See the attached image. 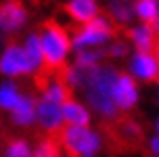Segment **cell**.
Wrapping results in <instances>:
<instances>
[{
  "mask_svg": "<svg viewBox=\"0 0 159 157\" xmlns=\"http://www.w3.org/2000/svg\"><path fill=\"white\" fill-rule=\"evenodd\" d=\"M42 57H44V67L50 71H59L63 69L65 57L69 53V38H67V31L57 25L55 21H48L42 27Z\"/></svg>",
  "mask_w": 159,
  "mask_h": 157,
  "instance_id": "7a4b0ae2",
  "label": "cell"
},
{
  "mask_svg": "<svg viewBox=\"0 0 159 157\" xmlns=\"http://www.w3.org/2000/svg\"><path fill=\"white\" fill-rule=\"evenodd\" d=\"M84 157H94V155H84Z\"/></svg>",
  "mask_w": 159,
  "mask_h": 157,
  "instance_id": "83f0119b",
  "label": "cell"
},
{
  "mask_svg": "<svg viewBox=\"0 0 159 157\" xmlns=\"http://www.w3.org/2000/svg\"><path fill=\"white\" fill-rule=\"evenodd\" d=\"M11 113H13V122L17 126H30L36 118V101L32 96H21Z\"/></svg>",
  "mask_w": 159,
  "mask_h": 157,
  "instance_id": "4fadbf2b",
  "label": "cell"
},
{
  "mask_svg": "<svg viewBox=\"0 0 159 157\" xmlns=\"http://www.w3.org/2000/svg\"><path fill=\"white\" fill-rule=\"evenodd\" d=\"M36 115H38L40 124L44 130H50V132H57L61 124H63V107L61 105H55V103H48L42 99L38 107H36Z\"/></svg>",
  "mask_w": 159,
  "mask_h": 157,
  "instance_id": "9c48e42d",
  "label": "cell"
},
{
  "mask_svg": "<svg viewBox=\"0 0 159 157\" xmlns=\"http://www.w3.org/2000/svg\"><path fill=\"white\" fill-rule=\"evenodd\" d=\"M19 99H21V94L17 92V88L13 84H2L0 86V107L2 109L13 111V107L19 103Z\"/></svg>",
  "mask_w": 159,
  "mask_h": 157,
  "instance_id": "d6986e66",
  "label": "cell"
},
{
  "mask_svg": "<svg viewBox=\"0 0 159 157\" xmlns=\"http://www.w3.org/2000/svg\"><path fill=\"white\" fill-rule=\"evenodd\" d=\"M115 136V141H121L124 145H134V142L140 141V128L132 122V119H121L117 124V128L115 130H111V138Z\"/></svg>",
  "mask_w": 159,
  "mask_h": 157,
  "instance_id": "5bb4252c",
  "label": "cell"
},
{
  "mask_svg": "<svg viewBox=\"0 0 159 157\" xmlns=\"http://www.w3.org/2000/svg\"><path fill=\"white\" fill-rule=\"evenodd\" d=\"M113 67H92L86 76V96L105 119H117V105L113 101V86L117 80Z\"/></svg>",
  "mask_w": 159,
  "mask_h": 157,
  "instance_id": "6da1fadb",
  "label": "cell"
},
{
  "mask_svg": "<svg viewBox=\"0 0 159 157\" xmlns=\"http://www.w3.org/2000/svg\"><path fill=\"white\" fill-rule=\"evenodd\" d=\"M130 69L136 78L144 80V82H151V80L159 78V61L151 53H136L130 61Z\"/></svg>",
  "mask_w": 159,
  "mask_h": 157,
  "instance_id": "ba28073f",
  "label": "cell"
},
{
  "mask_svg": "<svg viewBox=\"0 0 159 157\" xmlns=\"http://www.w3.org/2000/svg\"><path fill=\"white\" fill-rule=\"evenodd\" d=\"M111 34L113 27L109 25V21L103 17H94L92 21L84 23L82 30L73 34V46L80 48V50H84L88 46H98V44H103L111 38Z\"/></svg>",
  "mask_w": 159,
  "mask_h": 157,
  "instance_id": "277c9868",
  "label": "cell"
},
{
  "mask_svg": "<svg viewBox=\"0 0 159 157\" xmlns=\"http://www.w3.org/2000/svg\"><path fill=\"white\" fill-rule=\"evenodd\" d=\"M134 13L143 21H155L159 15V2L157 0H138L134 4Z\"/></svg>",
  "mask_w": 159,
  "mask_h": 157,
  "instance_id": "ac0fdd59",
  "label": "cell"
},
{
  "mask_svg": "<svg viewBox=\"0 0 159 157\" xmlns=\"http://www.w3.org/2000/svg\"><path fill=\"white\" fill-rule=\"evenodd\" d=\"M153 23H155V30L159 31V15H157V19H155V21H153Z\"/></svg>",
  "mask_w": 159,
  "mask_h": 157,
  "instance_id": "d4e9b609",
  "label": "cell"
},
{
  "mask_svg": "<svg viewBox=\"0 0 159 157\" xmlns=\"http://www.w3.org/2000/svg\"><path fill=\"white\" fill-rule=\"evenodd\" d=\"M7 157H32V151L25 141H13L7 147Z\"/></svg>",
  "mask_w": 159,
  "mask_h": 157,
  "instance_id": "7402d4cb",
  "label": "cell"
},
{
  "mask_svg": "<svg viewBox=\"0 0 159 157\" xmlns=\"http://www.w3.org/2000/svg\"><path fill=\"white\" fill-rule=\"evenodd\" d=\"M44 101L61 105V107H63V103L69 101V86L63 82L61 76H59V78H55V76L50 78V82H48L46 88H44Z\"/></svg>",
  "mask_w": 159,
  "mask_h": 157,
  "instance_id": "7c38bea8",
  "label": "cell"
},
{
  "mask_svg": "<svg viewBox=\"0 0 159 157\" xmlns=\"http://www.w3.org/2000/svg\"><path fill=\"white\" fill-rule=\"evenodd\" d=\"M113 101L117 105V109H132L138 101V88H136L134 80L126 76V73H119L115 80V86H113Z\"/></svg>",
  "mask_w": 159,
  "mask_h": 157,
  "instance_id": "52a82bcc",
  "label": "cell"
},
{
  "mask_svg": "<svg viewBox=\"0 0 159 157\" xmlns=\"http://www.w3.org/2000/svg\"><path fill=\"white\" fill-rule=\"evenodd\" d=\"M27 19V11L21 0H4L0 4V30L2 31H17Z\"/></svg>",
  "mask_w": 159,
  "mask_h": 157,
  "instance_id": "8992f818",
  "label": "cell"
},
{
  "mask_svg": "<svg viewBox=\"0 0 159 157\" xmlns=\"http://www.w3.org/2000/svg\"><path fill=\"white\" fill-rule=\"evenodd\" d=\"M59 141L69 157L94 155L101 149V136L82 126H67L63 130H59Z\"/></svg>",
  "mask_w": 159,
  "mask_h": 157,
  "instance_id": "3957f363",
  "label": "cell"
},
{
  "mask_svg": "<svg viewBox=\"0 0 159 157\" xmlns=\"http://www.w3.org/2000/svg\"><path fill=\"white\" fill-rule=\"evenodd\" d=\"M157 134H159V122H157Z\"/></svg>",
  "mask_w": 159,
  "mask_h": 157,
  "instance_id": "4316f807",
  "label": "cell"
},
{
  "mask_svg": "<svg viewBox=\"0 0 159 157\" xmlns=\"http://www.w3.org/2000/svg\"><path fill=\"white\" fill-rule=\"evenodd\" d=\"M130 38L134 42L138 53H151L153 44H155V36L149 25H138L134 30H130Z\"/></svg>",
  "mask_w": 159,
  "mask_h": 157,
  "instance_id": "9a60e30c",
  "label": "cell"
},
{
  "mask_svg": "<svg viewBox=\"0 0 159 157\" xmlns=\"http://www.w3.org/2000/svg\"><path fill=\"white\" fill-rule=\"evenodd\" d=\"M23 48H25V53H27V57H30V63H32L34 71H40L42 67H44V57H42V44H40V38L36 36V34L27 36Z\"/></svg>",
  "mask_w": 159,
  "mask_h": 157,
  "instance_id": "2e32d148",
  "label": "cell"
},
{
  "mask_svg": "<svg viewBox=\"0 0 159 157\" xmlns=\"http://www.w3.org/2000/svg\"><path fill=\"white\" fill-rule=\"evenodd\" d=\"M157 61H159V42H157Z\"/></svg>",
  "mask_w": 159,
  "mask_h": 157,
  "instance_id": "484cf974",
  "label": "cell"
},
{
  "mask_svg": "<svg viewBox=\"0 0 159 157\" xmlns=\"http://www.w3.org/2000/svg\"><path fill=\"white\" fill-rule=\"evenodd\" d=\"M32 157H61V149L59 142L55 138H46L36 147V151L32 153Z\"/></svg>",
  "mask_w": 159,
  "mask_h": 157,
  "instance_id": "ffe728a7",
  "label": "cell"
},
{
  "mask_svg": "<svg viewBox=\"0 0 159 157\" xmlns=\"http://www.w3.org/2000/svg\"><path fill=\"white\" fill-rule=\"evenodd\" d=\"M107 8L115 21L119 23H126L132 19L134 15V8H132V2L130 0H107Z\"/></svg>",
  "mask_w": 159,
  "mask_h": 157,
  "instance_id": "e0dca14e",
  "label": "cell"
},
{
  "mask_svg": "<svg viewBox=\"0 0 159 157\" xmlns=\"http://www.w3.org/2000/svg\"><path fill=\"white\" fill-rule=\"evenodd\" d=\"M0 71H2L4 76H11V78L34 71L32 63H30V57H27V53H25V48L17 46V44L7 46V50L2 53V57H0Z\"/></svg>",
  "mask_w": 159,
  "mask_h": 157,
  "instance_id": "5b68a950",
  "label": "cell"
},
{
  "mask_svg": "<svg viewBox=\"0 0 159 157\" xmlns=\"http://www.w3.org/2000/svg\"><path fill=\"white\" fill-rule=\"evenodd\" d=\"M151 149L155 151V155L159 157V136H155V138L151 141Z\"/></svg>",
  "mask_w": 159,
  "mask_h": 157,
  "instance_id": "cb8c5ba5",
  "label": "cell"
},
{
  "mask_svg": "<svg viewBox=\"0 0 159 157\" xmlns=\"http://www.w3.org/2000/svg\"><path fill=\"white\" fill-rule=\"evenodd\" d=\"M124 53H126V46H124V44H113L111 46V50H109V55H115V57H121L124 55Z\"/></svg>",
  "mask_w": 159,
  "mask_h": 157,
  "instance_id": "603a6c76",
  "label": "cell"
},
{
  "mask_svg": "<svg viewBox=\"0 0 159 157\" xmlns=\"http://www.w3.org/2000/svg\"><path fill=\"white\" fill-rule=\"evenodd\" d=\"M101 57H103L101 50H80L78 59H75V65L82 67V69H92V67H96V63H98Z\"/></svg>",
  "mask_w": 159,
  "mask_h": 157,
  "instance_id": "44dd1931",
  "label": "cell"
},
{
  "mask_svg": "<svg viewBox=\"0 0 159 157\" xmlns=\"http://www.w3.org/2000/svg\"><path fill=\"white\" fill-rule=\"evenodd\" d=\"M63 119L69 126H82V128H88V122H90V113L84 105H80L75 101L63 103Z\"/></svg>",
  "mask_w": 159,
  "mask_h": 157,
  "instance_id": "8fae6325",
  "label": "cell"
},
{
  "mask_svg": "<svg viewBox=\"0 0 159 157\" xmlns=\"http://www.w3.org/2000/svg\"><path fill=\"white\" fill-rule=\"evenodd\" d=\"M65 11L69 13V17H71L73 21H80V23H88L94 17H98V4H96V0H69Z\"/></svg>",
  "mask_w": 159,
  "mask_h": 157,
  "instance_id": "30bf717a",
  "label": "cell"
}]
</instances>
